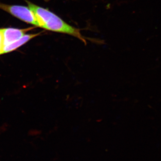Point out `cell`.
I'll list each match as a JSON object with an SVG mask.
<instances>
[{
	"label": "cell",
	"mask_w": 161,
	"mask_h": 161,
	"mask_svg": "<svg viewBox=\"0 0 161 161\" xmlns=\"http://www.w3.org/2000/svg\"><path fill=\"white\" fill-rule=\"evenodd\" d=\"M28 7L34 14L38 23V27L47 30L61 33L73 36L84 43L86 39L80 33V30L71 26L48 9L35 5L26 1Z\"/></svg>",
	"instance_id": "cell-1"
},
{
	"label": "cell",
	"mask_w": 161,
	"mask_h": 161,
	"mask_svg": "<svg viewBox=\"0 0 161 161\" xmlns=\"http://www.w3.org/2000/svg\"><path fill=\"white\" fill-rule=\"evenodd\" d=\"M0 9L9 13L23 22L38 26L34 14L29 7L18 5H9L0 3Z\"/></svg>",
	"instance_id": "cell-2"
},
{
	"label": "cell",
	"mask_w": 161,
	"mask_h": 161,
	"mask_svg": "<svg viewBox=\"0 0 161 161\" xmlns=\"http://www.w3.org/2000/svg\"><path fill=\"white\" fill-rule=\"evenodd\" d=\"M35 28L34 27H28L25 29L17 28H2L3 38H4V47L14 43L19 40L27 31Z\"/></svg>",
	"instance_id": "cell-3"
},
{
	"label": "cell",
	"mask_w": 161,
	"mask_h": 161,
	"mask_svg": "<svg viewBox=\"0 0 161 161\" xmlns=\"http://www.w3.org/2000/svg\"><path fill=\"white\" fill-rule=\"evenodd\" d=\"M41 32L38 33L36 34H25L20 38L19 40L15 41L14 43H11L9 45L4 47L3 53L4 54L10 53L16 50L20 47L23 46L24 44L28 42L31 39H33L36 37L40 35Z\"/></svg>",
	"instance_id": "cell-4"
},
{
	"label": "cell",
	"mask_w": 161,
	"mask_h": 161,
	"mask_svg": "<svg viewBox=\"0 0 161 161\" xmlns=\"http://www.w3.org/2000/svg\"><path fill=\"white\" fill-rule=\"evenodd\" d=\"M4 38L2 28H0V55L3 54L4 50Z\"/></svg>",
	"instance_id": "cell-5"
},
{
	"label": "cell",
	"mask_w": 161,
	"mask_h": 161,
	"mask_svg": "<svg viewBox=\"0 0 161 161\" xmlns=\"http://www.w3.org/2000/svg\"><path fill=\"white\" fill-rule=\"evenodd\" d=\"M46 1H47V0H46Z\"/></svg>",
	"instance_id": "cell-6"
}]
</instances>
